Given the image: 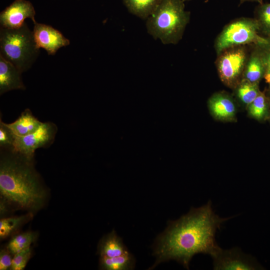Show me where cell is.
<instances>
[{
    "label": "cell",
    "instance_id": "7a4b0ae2",
    "mask_svg": "<svg viewBox=\"0 0 270 270\" xmlns=\"http://www.w3.org/2000/svg\"><path fill=\"white\" fill-rule=\"evenodd\" d=\"M33 161L12 150L0 149L1 197L6 202L28 210H38L46 198Z\"/></svg>",
    "mask_w": 270,
    "mask_h": 270
},
{
    "label": "cell",
    "instance_id": "9c48e42d",
    "mask_svg": "<svg viewBox=\"0 0 270 270\" xmlns=\"http://www.w3.org/2000/svg\"><path fill=\"white\" fill-rule=\"evenodd\" d=\"M34 39L38 48H42L48 55H54L61 48L70 44L62 33L51 26L33 22Z\"/></svg>",
    "mask_w": 270,
    "mask_h": 270
},
{
    "label": "cell",
    "instance_id": "8fae6325",
    "mask_svg": "<svg viewBox=\"0 0 270 270\" xmlns=\"http://www.w3.org/2000/svg\"><path fill=\"white\" fill-rule=\"evenodd\" d=\"M22 72L0 56V94L14 90H24Z\"/></svg>",
    "mask_w": 270,
    "mask_h": 270
},
{
    "label": "cell",
    "instance_id": "603a6c76",
    "mask_svg": "<svg viewBox=\"0 0 270 270\" xmlns=\"http://www.w3.org/2000/svg\"><path fill=\"white\" fill-rule=\"evenodd\" d=\"M266 38L267 42L266 43L256 45L258 49L264 64V78L268 84V90L270 95V37Z\"/></svg>",
    "mask_w": 270,
    "mask_h": 270
},
{
    "label": "cell",
    "instance_id": "484cf974",
    "mask_svg": "<svg viewBox=\"0 0 270 270\" xmlns=\"http://www.w3.org/2000/svg\"><path fill=\"white\" fill-rule=\"evenodd\" d=\"M12 253L8 250L2 249L0 252V270H6L10 269L12 258Z\"/></svg>",
    "mask_w": 270,
    "mask_h": 270
},
{
    "label": "cell",
    "instance_id": "83f0119b",
    "mask_svg": "<svg viewBox=\"0 0 270 270\" xmlns=\"http://www.w3.org/2000/svg\"><path fill=\"white\" fill-rule=\"evenodd\" d=\"M184 2H186V1H188V0H182Z\"/></svg>",
    "mask_w": 270,
    "mask_h": 270
},
{
    "label": "cell",
    "instance_id": "d6986e66",
    "mask_svg": "<svg viewBox=\"0 0 270 270\" xmlns=\"http://www.w3.org/2000/svg\"><path fill=\"white\" fill-rule=\"evenodd\" d=\"M258 84L253 83L242 78L235 88L239 99L244 104L249 105L260 92Z\"/></svg>",
    "mask_w": 270,
    "mask_h": 270
},
{
    "label": "cell",
    "instance_id": "4316f807",
    "mask_svg": "<svg viewBox=\"0 0 270 270\" xmlns=\"http://www.w3.org/2000/svg\"><path fill=\"white\" fill-rule=\"evenodd\" d=\"M246 2H258L259 3V4H262L263 3L262 0H240V4H242Z\"/></svg>",
    "mask_w": 270,
    "mask_h": 270
},
{
    "label": "cell",
    "instance_id": "7c38bea8",
    "mask_svg": "<svg viewBox=\"0 0 270 270\" xmlns=\"http://www.w3.org/2000/svg\"><path fill=\"white\" fill-rule=\"evenodd\" d=\"M212 114L222 120L232 119L236 114V107L232 98L224 92L216 93L209 100Z\"/></svg>",
    "mask_w": 270,
    "mask_h": 270
},
{
    "label": "cell",
    "instance_id": "ffe728a7",
    "mask_svg": "<svg viewBox=\"0 0 270 270\" xmlns=\"http://www.w3.org/2000/svg\"><path fill=\"white\" fill-rule=\"evenodd\" d=\"M36 234L31 232H25L14 236L9 242L6 248L12 255L30 248L35 241Z\"/></svg>",
    "mask_w": 270,
    "mask_h": 270
},
{
    "label": "cell",
    "instance_id": "5bb4252c",
    "mask_svg": "<svg viewBox=\"0 0 270 270\" xmlns=\"http://www.w3.org/2000/svg\"><path fill=\"white\" fill-rule=\"evenodd\" d=\"M252 49L248 57L244 72L243 78L248 81L257 83L264 78V66L257 46L252 44Z\"/></svg>",
    "mask_w": 270,
    "mask_h": 270
},
{
    "label": "cell",
    "instance_id": "5b68a950",
    "mask_svg": "<svg viewBox=\"0 0 270 270\" xmlns=\"http://www.w3.org/2000/svg\"><path fill=\"white\" fill-rule=\"evenodd\" d=\"M259 33L254 18H240L232 20L224 27L215 40L217 55L232 46L266 43V38Z\"/></svg>",
    "mask_w": 270,
    "mask_h": 270
},
{
    "label": "cell",
    "instance_id": "8992f818",
    "mask_svg": "<svg viewBox=\"0 0 270 270\" xmlns=\"http://www.w3.org/2000/svg\"><path fill=\"white\" fill-rule=\"evenodd\" d=\"M246 45L228 48L218 55L216 66L222 81L235 88L243 78L249 52Z\"/></svg>",
    "mask_w": 270,
    "mask_h": 270
},
{
    "label": "cell",
    "instance_id": "cb8c5ba5",
    "mask_svg": "<svg viewBox=\"0 0 270 270\" xmlns=\"http://www.w3.org/2000/svg\"><path fill=\"white\" fill-rule=\"evenodd\" d=\"M16 135L12 130L0 120V149L10 150L14 148Z\"/></svg>",
    "mask_w": 270,
    "mask_h": 270
},
{
    "label": "cell",
    "instance_id": "30bf717a",
    "mask_svg": "<svg viewBox=\"0 0 270 270\" xmlns=\"http://www.w3.org/2000/svg\"><path fill=\"white\" fill-rule=\"evenodd\" d=\"M36 11L32 4L26 0H14L0 14V27L17 28L22 26L26 18L36 20Z\"/></svg>",
    "mask_w": 270,
    "mask_h": 270
},
{
    "label": "cell",
    "instance_id": "3957f363",
    "mask_svg": "<svg viewBox=\"0 0 270 270\" xmlns=\"http://www.w3.org/2000/svg\"><path fill=\"white\" fill-rule=\"evenodd\" d=\"M190 18L182 0H162L148 18L147 28L162 43L176 44L182 38Z\"/></svg>",
    "mask_w": 270,
    "mask_h": 270
},
{
    "label": "cell",
    "instance_id": "7402d4cb",
    "mask_svg": "<svg viewBox=\"0 0 270 270\" xmlns=\"http://www.w3.org/2000/svg\"><path fill=\"white\" fill-rule=\"evenodd\" d=\"M250 114L256 119H264L268 115V100L265 94L260 92L258 95L248 105Z\"/></svg>",
    "mask_w": 270,
    "mask_h": 270
},
{
    "label": "cell",
    "instance_id": "e0dca14e",
    "mask_svg": "<svg viewBox=\"0 0 270 270\" xmlns=\"http://www.w3.org/2000/svg\"><path fill=\"white\" fill-rule=\"evenodd\" d=\"M128 10L145 19L154 11L162 0H122Z\"/></svg>",
    "mask_w": 270,
    "mask_h": 270
},
{
    "label": "cell",
    "instance_id": "ba28073f",
    "mask_svg": "<svg viewBox=\"0 0 270 270\" xmlns=\"http://www.w3.org/2000/svg\"><path fill=\"white\" fill-rule=\"evenodd\" d=\"M214 270H256L264 268L252 256L238 247L224 250L219 247L211 256Z\"/></svg>",
    "mask_w": 270,
    "mask_h": 270
},
{
    "label": "cell",
    "instance_id": "2e32d148",
    "mask_svg": "<svg viewBox=\"0 0 270 270\" xmlns=\"http://www.w3.org/2000/svg\"><path fill=\"white\" fill-rule=\"evenodd\" d=\"M134 256L128 252L114 257L100 256V268L104 270H131L135 266Z\"/></svg>",
    "mask_w": 270,
    "mask_h": 270
},
{
    "label": "cell",
    "instance_id": "d4e9b609",
    "mask_svg": "<svg viewBox=\"0 0 270 270\" xmlns=\"http://www.w3.org/2000/svg\"><path fill=\"white\" fill-rule=\"evenodd\" d=\"M31 254V250L29 248L14 254L10 270H24L30 258Z\"/></svg>",
    "mask_w": 270,
    "mask_h": 270
},
{
    "label": "cell",
    "instance_id": "4fadbf2b",
    "mask_svg": "<svg viewBox=\"0 0 270 270\" xmlns=\"http://www.w3.org/2000/svg\"><path fill=\"white\" fill-rule=\"evenodd\" d=\"M98 252L100 256L110 258L120 256L129 252L122 239L114 230H112L100 240Z\"/></svg>",
    "mask_w": 270,
    "mask_h": 270
},
{
    "label": "cell",
    "instance_id": "52a82bcc",
    "mask_svg": "<svg viewBox=\"0 0 270 270\" xmlns=\"http://www.w3.org/2000/svg\"><path fill=\"white\" fill-rule=\"evenodd\" d=\"M58 127L52 122H42L32 134L24 136H16L12 150L28 158L34 159V152L39 148H46L54 142Z\"/></svg>",
    "mask_w": 270,
    "mask_h": 270
},
{
    "label": "cell",
    "instance_id": "9a60e30c",
    "mask_svg": "<svg viewBox=\"0 0 270 270\" xmlns=\"http://www.w3.org/2000/svg\"><path fill=\"white\" fill-rule=\"evenodd\" d=\"M42 123L27 108L14 122L6 124L16 136H24L36 131Z\"/></svg>",
    "mask_w": 270,
    "mask_h": 270
},
{
    "label": "cell",
    "instance_id": "ac0fdd59",
    "mask_svg": "<svg viewBox=\"0 0 270 270\" xmlns=\"http://www.w3.org/2000/svg\"><path fill=\"white\" fill-rule=\"evenodd\" d=\"M30 213L20 216L4 218L0 221V238L4 239L20 228L32 217Z\"/></svg>",
    "mask_w": 270,
    "mask_h": 270
},
{
    "label": "cell",
    "instance_id": "6da1fadb",
    "mask_svg": "<svg viewBox=\"0 0 270 270\" xmlns=\"http://www.w3.org/2000/svg\"><path fill=\"white\" fill-rule=\"evenodd\" d=\"M233 217H220L209 200L200 207L192 208L178 220L168 221L167 228L153 244L156 262L149 270L170 260H176L188 270L194 255L211 256L220 247L216 240L217 231L222 223Z\"/></svg>",
    "mask_w": 270,
    "mask_h": 270
},
{
    "label": "cell",
    "instance_id": "277c9868",
    "mask_svg": "<svg viewBox=\"0 0 270 270\" xmlns=\"http://www.w3.org/2000/svg\"><path fill=\"white\" fill-rule=\"evenodd\" d=\"M40 54L32 31L24 22L17 28H0V56L22 73L27 71Z\"/></svg>",
    "mask_w": 270,
    "mask_h": 270
},
{
    "label": "cell",
    "instance_id": "44dd1931",
    "mask_svg": "<svg viewBox=\"0 0 270 270\" xmlns=\"http://www.w3.org/2000/svg\"><path fill=\"white\" fill-rule=\"evenodd\" d=\"M259 32L264 37H270V3L259 4L255 10V18Z\"/></svg>",
    "mask_w": 270,
    "mask_h": 270
}]
</instances>
